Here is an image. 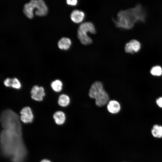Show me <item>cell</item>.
Listing matches in <instances>:
<instances>
[{
  "instance_id": "cell-1",
  "label": "cell",
  "mask_w": 162,
  "mask_h": 162,
  "mask_svg": "<svg viewBox=\"0 0 162 162\" xmlns=\"http://www.w3.org/2000/svg\"><path fill=\"white\" fill-rule=\"evenodd\" d=\"M2 150L5 156L10 157L13 162H22L26 150L22 138V130L4 129L1 134Z\"/></svg>"
},
{
  "instance_id": "cell-2",
  "label": "cell",
  "mask_w": 162,
  "mask_h": 162,
  "mask_svg": "<svg viewBox=\"0 0 162 162\" xmlns=\"http://www.w3.org/2000/svg\"><path fill=\"white\" fill-rule=\"evenodd\" d=\"M146 16V12L140 4L134 7L119 11L116 20L113 19L116 26L126 29L132 28L138 22H144Z\"/></svg>"
},
{
  "instance_id": "cell-3",
  "label": "cell",
  "mask_w": 162,
  "mask_h": 162,
  "mask_svg": "<svg viewBox=\"0 0 162 162\" xmlns=\"http://www.w3.org/2000/svg\"><path fill=\"white\" fill-rule=\"evenodd\" d=\"M34 9H37L35 13L37 16H44L47 13V7L43 0H31L25 4L23 11L28 18L32 19L33 16V11Z\"/></svg>"
},
{
  "instance_id": "cell-4",
  "label": "cell",
  "mask_w": 162,
  "mask_h": 162,
  "mask_svg": "<svg viewBox=\"0 0 162 162\" xmlns=\"http://www.w3.org/2000/svg\"><path fill=\"white\" fill-rule=\"evenodd\" d=\"M104 89L101 82L95 81L90 86L88 91V96L91 98L95 99Z\"/></svg>"
},
{
  "instance_id": "cell-5",
  "label": "cell",
  "mask_w": 162,
  "mask_h": 162,
  "mask_svg": "<svg viewBox=\"0 0 162 162\" xmlns=\"http://www.w3.org/2000/svg\"><path fill=\"white\" fill-rule=\"evenodd\" d=\"M20 118L24 123H31L33 119V115L31 109L28 106L23 108L20 111Z\"/></svg>"
},
{
  "instance_id": "cell-6",
  "label": "cell",
  "mask_w": 162,
  "mask_h": 162,
  "mask_svg": "<svg viewBox=\"0 0 162 162\" xmlns=\"http://www.w3.org/2000/svg\"><path fill=\"white\" fill-rule=\"evenodd\" d=\"M31 93L32 98L33 99L38 101L42 100L43 97L45 95L44 88L42 87H39L36 85L32 87Z\"/></svg>"
},
{
  "instance_id": "cell-7",
  "label": "cell",
  "mask_w": 162,
  "mask_h": 162,
  "mask_svg": "<svg viewBox=\"0 0 162 162\" xmlns=\"http://www.w3.org/2000/svg\"><path fill=\"white\" fill-rule=\"evenodd\" d=\"M94 100L96 106L101 107L107 105L110 101V98L108 94L104 89Z\"/></svg>"
},
{
  "instance_id": "cell-8",
  "label": "cell",
  "mask_w": 162,
  "mask_h": 162,
  "mask_svg": "<svg viewBox=\"0 0 162 162\" xmlns=\"http://www.w3.org/2000/svg\"><path fill=\"white\" fill-rule=\"evenodd\" d=\"M85 15L83 11L78 9L73 10L70 15L72 21L76 23L82 22L85 19Z\"/></svg>"
},
{
  "instance_id": "cell-9",
  "label": "cell",
  "mask_w": 162,
  "mask_h": 162,
  "mask_svg": "<svg viewBox=\"0 0 162 162\" xmlns=\"http://www.w3.org/2000/svg\"><path fill=\"white\" fill-rule=\"evenodd\" d=\"M106 109L110 113L117 114L120 110V104L118 101L115 100H110L106 105Z\"/></svg>"
},
{
  "instance_id": "cell-10",
  "label": "cell",
  "mask_w": 162,
  "mask_h": 162,
  "mask_svg": "<svg viewBox=\"0 0 162 162\" xmlns=\"http://www.w3.org/2000/svg\"><path fill=\"white\" fill-rule=\"evenodd\" d=\"M78 30L87 33L89 32L92 34H94L96 33V29L94 25L90 22H86L82 23L80 26Z\"/></svg>"
},
{
  "instance_id": "cell-11",
  "label": "cell",
  "mask_w": 162,
  "mask_h": 162,
  "mask_svg": "<svg viewBox=\"0 0 162 162\" xmlns=\"http://www.w3.org/2000/svg\"><path fill=\"white\" fill-rule=\"evenodd\" d=\"M77 34L78 38L82 44L88 45L92 42V39L88 35L87 33L78 30Z\"/></svg>"
},
{
  "instance_id": "cell-12",
  "label": "cell",
  "mask_w": 162,
  "mask_h": 162,
  "mask_svg": "<svg viewBox=\"0 0 162 162\" xmlns=\"http://www.w3.org/2000/svg\"><path fill=\"white\" fill-rule=\"evenodd\" d=\"M53 118L56 123L59 125L63 124L66 120L65 115L62 111H58L55 112L53 115Z\"/></svg>"
},
{
  "instance_id": "cell-13",
  "label": "cell",
  "mask_w": 162,
  "mask_h": 162,
  "mask_svg": "<svg viewBox=\"0 0 162 162\" xmlns=\"http://www.w3.org/2000/svg\"><path fill=\"white\" fill-rule=\"evenodd\" d=\"M71 44L70 40L67 38H63L58 42V46L62 50H67L70 47Z\"/></svg>"
},
{
  "instance_id": "cell-14",
  "label": "cell",
  "mask_w": 162,
  "mask_h": 162,
  "mask_svg": "<svg viewBox=\"0 0 162 162\" xmlns=\"http://www.w3.org/2000/svg\"><path fill=\"white\" fill-rule=\"evenodd\" d=\"M5 85L7 87H12L16 89H19L21 87L20 81L15 78L13 79L7 78L5 80Z\"/></svg>"
},
{
  "instance_id": "cell-15",
  "label": "cell",
  "mask_w": 162,
  "mask_h": 162,
  "mask_svg": "<svg viewBox=\"0 0 162 162\" xmlns=\"http://www.w3.org/2000/svg\"><path fill=\"white\" fill-rule=\"evenodd\" d=\"M70 102V98L67 95L62 94L58 98V103L62 107H66L68 106Z\"/></svg>"
},
{
  "instance_id": "cell-16",
  "label": "cell",
  "mask_w": 162,
  "mask_h": 162,
  "mask_svg": "<svg viewBox=\"0 0 162 162\" xmlns=\"http://www.w3.org/2000/svg\"><path fill=\"white\" fill-rule=\"evenodd\" d=\"M152 133L154 137L161 138L162 137V127L157 125H154L152 130Z\"/></svg>"
},
{
  "instance_id": "cell-17",
  "label": "cell",
  "mask_w": 162,
  "mask_h": 162,
  "mask_svg": "<svg viewBox=\"0 0 162 162\" xmlns=\"http://www.w3.org/2000/svg\"><path fill=\"white\" fill-rule=\"evenodd\" d=\"M51 86L53 90L56 92H59L62 89L63 84L61 81L57 80L51 83Z\"/></svg>"
},
{
  "instance_id": "cell-18",
  "label": "cell",
  "mask_w": 162,
  "mask_h": 162,
  "mask_svg": "<svg viewBox=\"0 0 162 162\" xmlns=\"http://www.w3.org/2000/svg\"><path fill=\"white\" fill-rule=\"evenodd\" d=\"M129 43L134 52H136L139 50L140 48V44L139 42L135 40H131Z\"/></svg>"
},
{
  "instance_id": "cell-19",
  "label": "cell",
  "mask_w": 162,
  "mask_h": 162,
  "mask_svg": "<svg viewBox=\"0 0 162 162\" xmlns=\"http://www.w3.org/2000/svg\"><path fill=\"white\" fill-rule=\"evenodd\" d=\"M150 72L153 75L160 76L162 74V69L159 66H155L152 68Z\"/></svg>"
},
{
  "instance_id": "cell-20",
  "label": "cell",
  "mask_w": 162,
  "mask_h": 162,
  "mask_svg": "<svg viewBox=\"0 0 162 162\" xmlns=\"http://www.w3.org/2000/svg\"><path fill=\"white\" fill-rule=\"evenodd\" d=\"M125 50L127 53H132L134 52L129 42L126 44L125 46Z\"/></svg>"
},
{
  "instance_id": "cell-21",
  "label": "cell",
  "mask_w": 162,
  "mask_h": 162,
  "mask_svg": "<svg viewBox=\"0 0 162 162\" xmlns=\"http://www.w3.org/2000/svg\"><path fill=\"white\" fill-rule=\"evenodd\" d=\"M67 4L71 6H76L78 2V0H66Z\"/></svg>"
},
{
  "instance_id": "cell-22",
  "label": "cell",
  "mask_w": 162,
  "mask_h": 162,
  "mask_svg": "<svg viewBox=\"0 0 162 162\" xmlns=\"http://www.w3.org/2000/svg\"><path fill=\"white\" fill-rule=\"evenodd\" d=\"M156 103L159 106L162 108V97L160 98L157 100Z\"/></svg>"
},
{
  "instance_id": "cell-23",
  "label": "cell",
  "mask_w": 162,
  "mask_h": 162,
  "mask_svg": "<svg viewBox=\"0 0 162 162\" xmlns=\"http://www.w3.org/2000/svg\"><path fill=\"white\" fill-rule=\"evenodd\" d=\"M41 162H51L50 160H46V159H44L43 160H42Z\"/></svg>"
}]
</instances>
